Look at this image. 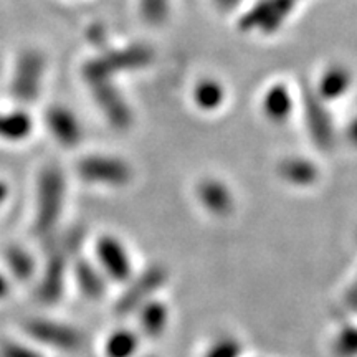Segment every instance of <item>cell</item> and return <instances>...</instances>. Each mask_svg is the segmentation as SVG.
<instances>
[{
	"label": "cell",
	"mask_w": 357,
	"mask_h": 357,
	"mask_svg": "<svg viewBox=\"0 0 357 357\" xmlns=\"http://www.w3.org/2000/svg\"><path fill=\"white\" fill-rule=\"evenodd\" d=\"M47 126L52 136L63 147H75L82 141L83 131L82 124L78 123L77 116L63 106H52L47 111Z\"/></svg>",
	"instance_id": "12"
},
{
	"label": "cell",
	"mask_w": 357,
	"mask_h": 357,
	"mask_svg": "<svg viewBox=\"0 0 357 357\" xmlns=\"http://www.w3.org/2000/svg\"><path fill=\"white\" fill-rule=\"evenodd\" d=\"M68 248L55 250L48 258L47 268L43 271L42 283L38 287V298L43 303H56L63 294L65 287V271H66V258Z\"/></svg>",
	"instance_id": "11"
},
{
	"label": "cell",
	"mask_w": 357,
	"mask_h": 357,
	"mask_svg": "<svg viewBox=\"0 0 357 357\" xmlns=\"http://www.w3.org/2000/svg\"><path fill=\"white\" fill-rule=\"evenodd\" d=\"M96 257L101 271L116 283H128L131 280L132 266L128 250L114 236H101L96 245Z\"/></svg>",
	"instance_id": "9"
},
{
	"label": "cell",
	"mask_w": 357,
	"mask_h": 357,
	"mask_svg": "<svg viewBox=\"0 0 357 357\" xmlns=\"http://www.w3.org/2000/svg\"><path fill=\"white\" fill-rule=\"evenodd\" d=\"M153 61V50L144 45H132V47L121 48V50H111L102 53L96 60L88 61L83 71L113 78L114 75L123 71H132L146 68Z\"/></svg>",
	"instance_id": "3"
},
{
	"label": "cell",
	"mask_w": 357,
	"mask_h": 357,
	"mask_svg": "<svg viewBox=\"0 0 357 357\" xmlns=\"http://www.w3.org/2000/svg\"><path fill=\"white\" fill-rule=\"evenodd\" d=\"M139 12L149 25L164 24L169 15V0H139Z\"/></svg>",
	"instance_id": "24"
},
{
	"label": "cell",
	"mask_w": 357,
	"mask_h": 357,
	"mask_svg": "<svg viewBox=\"0 0 357 357\" xmlns=\"http://www.w3.org/2000/svg\"><path fill=\"white\" fill-rule=\"evenodd\" d=\"M344 301H346V306L349 307L351 311L357 312V280L351 284L349 289H347Z\"/></svg>",
	"instance_id": "27"
},
{
	"label": "cell",
	"mask_w": 357,
	"mask_h": 357,
	"mask_svg": "<svg viewBox=\"0 0 357 357\" xmlns=\"http://www.w3.org/2000/svg\"><path fill=\"white\" fill-rule=\"evenodd\" d=\"M225 100V93L220 83L213 79H204L194 89V101L197 108L204 111H215Z\"/></svg>",
	"instance_id": "21"
},
{
	"label": "cell",
	"mask_w": 357,
	"mask_h": 357,
	"mask_svg": "<svg viewBox=\"0 0 357 357\" xmlns=\"http://www.w3.org/2000/svg\"><path fill=\"white\" fill-rule=\"evenodd\" d=\"M0 357H42L32 347L13 341H3L0 344Z\"/></svg>",
	"instance_id": "26"
},
{
	"label": "cell",
	"mask_w": 357,
	"mask_h": 357,
	"mask_svg": "<svg viewBox=\"0 0 357 357\" xmlns=\"http://www.w3.org/2000/svg\"><path fill=\"white\" fill-rule=\"evenodd\" d=\"M333 351L337 357H357V324L344 326L336 334Z\"/></svg>",
	"instance_id": "23"
},
{
	"label": "cell",
	"mask_w": 357,
	"mask_h": 357,
	"mask_svg": "<svg viewBox=\"0 0 357 357\" xmlns=\"http://www.w3.org/2000/svg\"><path fill=\"white\" fill-rule=\"evenodd\" d=\"M32 131V119L24 111L0 113V137L7 141L25 139Z\"/></svg>",
	"instance_id": "19"
},
{
	"label": "cell",
	"mask_w": 357,
	"mask_h": 357,
	"mask_svg": "<svg viewBox=\"0 0 357 357\" xmlns=\"http://www.w3.org/2000/svg\"><path fill=\"white\" fill-rule=\"evenodd\" d=\"M278 171L284 181L298 187L312 185L319 177V171L316 167V164L306 158L284 159L280 164Z\"/></svg>",
	"instance_id": "16"
},
{
	"label": "cell",
	"mask_w": 357,
	"mask_h": 357,
	"mask_svg": "<svg viewBox=\"0 0 357 357\" xmlns=\"http://www.w3.org/2000/svg\"><path fill=\"white\" fill-rule=\"evenodd\" d=\"M77 171L89 184L123 187L131 181V169L128 164L111 155H86L78 162Z\"/></svg>",
	"instance_id": "4"
},
{
	"label": "cell",
	"mask_w": 357,
	"mask_h": 357,
	"mask_svg": "<svg viewBox=\"0 0 357 357\" xmlns=\"http://www.w3.org/2000/svg\"><path fill=\"white\" fill-rule=\"evenodd\" d=\"M75 280H77L79 291L86 298H89V300H100L102 294H105V273H102L100 268L93 265V263L79 260L77 266H75Z\"/></svg>",
	"instance_id": "17"
},
{
	"label": "cell",
	"mask_w": 357,
	"mask_h": 357,
	"mask_svg": "<svg viewBox=\"0 0 357 357\" xmlns=\"http://www.w3.org/2000/svg\"><path fill=\"white\" fill-rule=\"evenodd\" d=\"M7 195H8V187H7V184H6V182H0V205L6 202Z\"/></svg>",
	"instance_id": "31"
},
{
	"label": "cell",
	"mask_w": 357,
	"mask_h": 357,
	"mask_svg": "<svg viewBox=\"0 0 357 357\" xmlns=\"http://www.w3.org/2000/svg\"><path fill=\"white\" fill-rule=\"evenodd\" d=\"M243 347L234 337H220L208 347L204 357H242Z\"/></svg>",
	"instance_id": "25"
},
{
	"label": "cell",
	"mask_w": 357,
	"mask_h": 357,
	"mask_svg": "<svg viewBox=\"0 0 357 357\" xmlns=\"http://www.w3.org/2000/svg\"><path fill=\"white\" fill-rule=\"evenodd\" d=\"M83 77L84 82L88 83L93 98H95L98 108L108 118V121L114 128L126 129L132 121L131 109L128 108V102L121 96V91L116 88L113 78L105 77V75L88 73V71H83Z\"/></svg>",
	"instance_id": "2"
},
{
	"label": "cell",
	"mask_w": 357,
	"mask_h": 357,
	"mask_svg": "<svg viewBox=\"0 0 357 357\" xmlns=\"http://www.w3.org/2000/svg\"><path fill=\"white\" fill-rule=\"evenodd\" d=\"M65 178L60 167L47 166L38 177L37 212L35 229L38 234H48L56 227L63 211Z\"/></svg>",
	"instance_id": "1"
},
{
	"label": "cell",
	"mask_w": 357,
	"mask_h": 357,
	"mask_svg": "<svg viewBox=\"0 0 357 357\" xmlns=\"http://www.w3.org/2000/svg\"><path fill=\"white\" fill-rule=\"evenodd\" d=\"M45 73V58L37 50H26L17 61L12 78V95L20 102L37 100Z\"/></svg>",
	"instance_id": "6"
},
{
	"label": "cell",
	"mask_w": 357,
	"mask_h": 357,
	"mask_svg": "<svg viewBox=\"0 0 357 357\" xmlns=\"http://www.w3.org/2000/svg\"><path fill=\"white\" fill-rule=\"evenodd\" d=\"M6 260L8 270L12 271V275L19 281H29L33 276L35 261L32 255H30L25 248L17 247V245L8 247L6 253Z\"/></svg>",
	"instance_id": "22"
},
{
	"label": "cell",
	"mask_w": 357,
	"mask_h": 357,
	"mask_svg": "<svg viewBox=\"0 0 357 357\" xmlns=\"http://www.w3.org/2000/svg\"><path fill=\"white\" fill-rule=\"evenodd\" d=\"M7 294H8V283H7V280L0 275V300H2V298H6Z\"/></svg>",
	"instance_id": "30"
},
{
	"label": "cell",
	"mask_w": 357,
	"mask_h": 357,
	"mask_svg": "<svg viewBox=\"0 0 357 357\" xmlns=\"http://www.w3.org/2000/svg\"><path fill=\"white\" fill-rule=\"evenodd\" d=\"M352 84L351 71L342 65H333L321 75L316 95L323 101L339 100L349 91Z\"/></svg>",
	"instance_id": "14"
},
{
	"label": "cell",
	"mask_w": 357,
	"mask_h": 357,
	"mask_svg": "<svg viewBox=\"0 0 357 357\" xmlns=\"http://www.w3.org/2000/svg\"><path fill=\"white\" fill-rule=\"evenodd\" d=\"M25 331L35 341L60 351H77L83 344V336L73 326L48 319H32L25 324Z\"/></svg>",
	"instance_id": "8"
},
{
	"label": "cell",
	"mask_w": 357,
	"mask_h": 357,
	"mask_svg": "<svg viewBox=\"0 0 357 357\" xmlns=\"http://www.w3.org/2000/svg\"><path fill=\"white\" fill-rule=\"evenodd\" d=\"M137 349H139V337L129 329L114 331L105 346L106 357H134Z\"/></svg>",
	"instance_id": "20"
},
{
	"label": "cell",
	"mask_w": 357,
	"mask_h": 357,
	"mask_svg": "<svg viewBox=\"0 0 357 357\" xmlns=\"http://www.w3.org/2000/svg\"><path fill=\"white\" fill-rule=\"evenodd\" d=\"M305 114L306 126L311 139L319 149H331L334 144V126L329 111L326 109L324 101L316 95V91L307 89L305 95Z\"/></svg>",
	"instance_id": "10"
},
{
	"label": "cell",
	"mask_w": 357,
	"mask_h": 357,
	"mask_svg": "<svg viewBox=\"0 0 357 357\" xmlns=\"http://www.w3.org/2000/svg\"><path fill=\"white\" fill-rule=\"evenodd\" d=\"M139 328L147 337H159L167 328L169 311L162 301L151 300L142 305L139 310Z\"/></svg>",
	"instance_id": "18"
},
{
	"label": "cell",
	"mask_w": 357,
	"mask_h": 357,
	"mask_svg": "<svg viewBox=\"0 0 357 357\" xmlns=\"http://www.w3.org/2000/svg\"><path fill=\"white\" fill-rule=\"evenodd\" d=\"M240 2H242V0H215V6L220 8L222 12H230L234 10Z\"/></svg>",
	"instance_id": "29"
},
{
	"label": "cell",
	"mask_w": 357,
	"mask_h": 357,
	"mask_svg": "<svg viewBox=\"0 0 357 357\" xmlns=\"http://www.w3.org/2000/svg\"><path fill=\"white\" fill-rule=\"evenodd\" d=\"M197 197L208 213L215 217H227L234 212L235 202L229 187L217 178H204L197 185Z\"/></svg>",
	"instance_id": "13"
},
{
	"label": "cell",
	"mask_w": 357,
	"mask_h": 357,
	"mask_svg": "<svg viewBox=\"0 0 357 357\" xmlns=\"http://www.w3.org/2000/svg\"><path fill=\"white\" fill-rule=\"evenodd\" d=\"M346 137H347V141H349V144L352 147H357V116L354 119H352L349 124H347Z\"/></svg>",
	"instance_id": "28"
},
{
	"label": "cell",
	"mask_w": 357,
	"mask_h": 357,
	"mask_svg": "<svg viewBox=\"0 0 357 357\" xmlns=\"http://www.w3.org/2000/svg\"><path fill=\"white\" fill-rule=\"evenodd\" d=\"M294 3L296 0H260L242 17L240 26L242 30H258L263 33L275 32L293 12Z\"/></svg>",
	"instance_id": "7"
},
{
	"label": "cell",
	"mask_w": 357,
	"mask_h": 357,
	"mask_svg": "<svg viewBox=\"0 0 357 357\" xmlns=\"http://www.w3.org/2000/svg\"><path fill=\"white\" fill-rule=\"evenodd\" d=\"M167 271L164 266H149L147 270L129 280L126 291L116 303V311L121 314L137 311L144 303L153 300L154 293L166 284Z\"/></svg>",
	"instance_id": "5"
},
{
	"label": "cell",
	"mask_w": 357,
	"mask_h": 357,
	"mask_svg": "<svg viewBox=\"0 0 357 357\" xmlns=\"http://www.w3.org/2000/svg\"><path fill=\"white\" fill-rule=\"evenodd\" d=\"M261 108L270 121L284 123L293 111L291 93L284 84H273L263 96Z\"/></svg>",
	"instance_id": "15"
},
{
	"label": "cell",
	"mask_w": 357,
	"mask_h": 357,
	"mask_svg": "<svg viewBox=\"0 0 357 357\" xmlns=\"http://www.w3.org/2000/svg\"><path fill=\"white\" fill-rule=\"evenodd\" d=\"M146 357H154V356H146Z\"/></svg>",
	"instance_id": "32"
}]
</instances>
